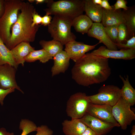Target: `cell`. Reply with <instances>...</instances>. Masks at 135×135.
I'll list each match as a JSON object with an SVG mask.
<instances>
[{
  "mask_svg": "<svg viewBox=\"0 0 135 135\" xmlns=\"http://www.w3.org/2000/svg\"><path fill=\"white\" fill-rule=\"evenodd\" d=\"M111 74L108 59L91 52L86 54L76 62L71 70L72 78L85 86L104 82Z\"/></svg>",
  "mask_w": 135,
  "mask_h": 135,
  "instance_id": "cell-1",
  "label": "cell"
},
{
  "mask_svg": "<svg viewBox=\"0 0 135 135\" xmlns=\"http://www.w3.org/2000/svg\"><path fill=\"white\" fill-rule=\"evenodd\" d=\"M36 10L32 4L24 2L16 22L12 28L11 36L5 44L11 50L23 42H34L40 25L32 26V14Z\"/></svg>",
  "mask_w": 135,
  "mask_h": 135,
  "instance_id": "cell-2",
  "label": "cell"
},
{
  "mask_svg": "<svg viewBox=\"0 0 135 135\" xmlns=\"http://www.w3.org/2000/svg\"><path fill=\"white\" fill-rule=\"evenodd\" d=\"M84 0H47V8L44 9L50 15H57L72 20L83 14Z\"/></svg>",
  "mask_w": 135,
  "mask_h": 135,
  "instance_id": "cell-3",
  "label": "cell"
},
{
  "mask_svg": "<svg viewBox=\"0 0 135 135\" xmlns=\"http://www.w3.org/2000/svg\"><path fill=\"white\" fill-rule=\"evenodd\" d=\"M5 10L0 18V37L5 44L11 36V30L17 20L23 2L20 0H5Z\"/></svg>",
  "mask_w": 135,
  "mask_h": 135,
  "instance_id": "cell-4",
  "label": "cell"
},
{
  "mask_svg": "<svg viewBox=\"0 0 135 135\" xmlns=\"http://www.w3.org/2000/svg\"><path fill=\"white\" fill-rule=\"evenodd\" d=\"M72 20L64 17L54 16L48 28L53 39L60 42L63 45L76 40V36L71 30Z\"/></svg>",
  "mask_w": 135,
  "mask_h": 135,
  "instance_id": "cell-5",
  "label": "cell"
},
{
  "mask_svg": "<svg viewBox=\"0 0 135 135\" xmlns=\"http://www.w3.org/2000/svg\"><path fill=\"white\" fill-rule=\"evenodd\" d=\"M91 103L88 96L84 93L79 92L72 95L66 104V112L72 119H80L86 113Z\"/></svg>",
  "mask_w": 135,
  "mask_h": 135,
  "instance_id": "cell-6",
  "label": "cell"
},
{
  "mask_svg": "<svg viewBox=\"0 0 135 135\" xmlns=\"http://www.w3.org/2000/svg\"><path fill=\"white\" fill-rule=\"evenodd\" d=\"M121 90L113 85H104L99 89L98 93L88 96L90 102L96 104H108L112 107L121 97Z\"/></svg>",
  "mask_w": 135,
  "mask_h": 135,
  "instance_id": "cell-7",
  "label": "cell"
},
{
  "mask_svg": "<svg viewBox=\"0 0 135 135\" xmlns=\"http://www.w3.org/2000/svg\"><path fill=\"white\" fill-rule=\"evenodd\" d=\"M130 106L120 97L117 102L112 107V113L114 119L123 130L135 120V114Z\"/></svg>",
  "mask_w": 135,
  "mask_h": 135,
  "instance_id": "cell-8",
  "label": "cell"
},
{
  "mask_svg": "<svg viewBox=\"0 0 135 135\" xmlns=\"http://www.w3.org/2000/svg\"><path fill=\"white\" fill-rule=\"evenodd\" d=\"M112 106L108 104H96L90 103L86 113L104 121L119 127L120 125L114 119L112 114Z\"/></svg>",
  "mask_w": 135,
  "mask_h": 135,
  "instance_id": "cell-9",
  "label": "cell"
},
{
  "mask_svg": "<svg viewBox=\"0 0 135 135\" xmlns=\"http://www.w3.org/2000/svg\"><path fill=\"white\" fill-rule=\"evenodd\" d=\"M17 70L8 64L0 66V88L7 89H16L24 94L18 86L16 80Z\"/></svg>",
  "mask_w": 135,
  "mask_h": 135,
  "instance_id": "cell-10",
  "label": "cell"
},
{
  "mask_svg": "<svg viewBox=\"0 0 135 135\" xmlns=\"http://www.w3.org/2000/svg\"><path fill=\"white\" fill-rule=\"evenodd\" d=\"M91 53L97 56L107 58L130 60L135 58V50L128 48L115 50L108 49L106 46H101Z\"/></svg>",
  "mask_w": 135,
  "mask_h": 135,
  "instance_id": "cell-11",
  "label": "cell"
},
{
  "mask_svg": "<svg viewBox=\"0 0 135 135\" xmlns=\"http://www.w3.org/2000/svg\"><path fill=\"white\" fill-rule=\"evenodd\" d=\"M80 120L97 135H105L115 126L106 122L86 113Z\"/></svg>",
  "mask_w": 135,
  "mask_h": 135,
  "instance_id": "cell-12",
  "label": "cell"
},
{
  "mask_svg": "<svg viewBox=\"0 0 135 135\" xmlns=\"http://www.w3.org/2000/svg\"><path fill=\"white\" fill-rule=\"evenodd\" d=\"M93 45L86 44L84 43L74 40L70 42L65 45L64 51L67 53L70 59L75 62L84 55L86 52L93 50L99 44Z\"/></svg>",
  "mask_w": 135,
  "mask_h": 135,
  "instance_id": "cell-13",
  "label": "cell"
},
{
  "mask_svg": "<svg viewBox=\"0 0 135 135\" xmlns=\"http://www.w3.org/2000/svg\"><path fill=\"white\" fill-rule=\"evenodd\" d=\"M88 35L95 38L102 43L108 49L116 50L117 47L108 35L101 23H93L88 33Z\"/></svg>",
  "mask_w": 135,
  "mask_h": 135,
  "instance_id": "cell-14",
  "label": "cell"
},
{
  "mask_svg": "<svg viewBox=\"0 0 135 135\" xmlns=\"http://www.w3.org/2000/svg\"><path fill=\"white\" fill-rule=\"evenodd\" d=\"M112 8L107 10L102 8L101 24L104 27L119 25L125 23L122 11L121 9L114 10Z\"/></svg>",
  "mask_w": 135,
  "mask_h": 135,
  "instance_id": "cell-15",
  "label": "cell"
},
{
  "mask_svg": "<svg viewBox=\"0 0 135 135\" xmlns=\"http://www.w3.org/2000/svg\"><path fill=\"white\" fill-rule=\"evenodd\" d=\"M34 50V48L30 46V42H23L16 46L10 51L17 65L18 66L19 64H21L24 66L25 58Z\"/></svg>",
  "mask_w": 135,
  "mask_h": 135,
  "instance_id": "cell-16",
  "label": "cell"
},
{
  "mask_svg": "<svg viewBox=\"0 0 135 135\" xmlns=\"http://www.w3.org/2000/svg\"><path fill=\"white\" fill-rule=\"evenodd\" d=\"M53 58L54 65L51 69L52 76L60 73H64L69 66L70 58L66 52L62 50Z\"/></svg>",
  "mask_w": 135,
  "mask_h": 135,
  "instance_id": "cell-17",
  "label": "cell"
},
{
  "mask_svg": "<svg viewBox=\"0 0 135 135\" xmlns=\"http://www.w3.org/2000/svg\"><path fill=\"white\" fill-rule=\"evenodd\" d=\"M62 124L65 135H81L88 127L78 119L65 120Z\"/></svg>",
  "mask_w": 135,
  "mask_h": 135,
  "instance_id": "cell-18",
  "label": "cell"
},
{
  "mask_svg": "<svg viewBox=\"0 0 135 135\" xmlns=\"http://www.w3.org/2000/svg\"><path fill=\"white\" fill-rule=\"evenodd\" d=\"M84 12L86 15L96 23L102 21V8L101 6L94 4L92 0H84Z\"/></svg>",
  "mask_w": 135,
  "mask_h": 135,
  "instance_id": "cell-19",
  "label": "cell"
},
{
  "mask_svg": "<svg viewBox=\"0 0 135 135\" xmlns=\"http://www.w3.org/2000/svg\"><path fill=\"white\" fill-rule=\"evenodd\" d=\"M119 77L123 85L121 90V97L130 106L135 104V90L130 84L128 75L124 78L121 75Z\"/></svg>",
  "mask_w": 135,
  "mask_h": 135,
  "instance_id": "cell-20",
  "label": "cell"
},
{
  "mask_svg": "<svg viewBox=\"0 0 135 135\" xmlns=\"http://www.w3.org/2000/svg\"><path fill=\"white\" fill-rule=\"evenodd\" d=\"M122 11L127 30V38L129 39L135 36V6L128 7L127 10H123Z\"/></svg>",
  "mask_w": 135,
  "mask_h": 135,
  "instance_id": "cell-21",
  "label": "cell"
},
{
  "mask_svg": "<svg viewBox=\"0 0 135 135\" xmlns=\"http://www.w3.org/2000/svg\"><path fill=\"white\" fill-rule=\"evenodd\" d=\"M92 21L86 15H79L72 20V26L76 31L82 34L87 33L92 26Z\"/></svg>",
  "mask_w": 135,
  "mask_h": 135,
  "instance_id": "cell-22",
  "label": "cell"
},
{
  "mask_svg": "<svg viewBox=\"0 0 135 135\" xmlns=\"http://www.w3.org/2000/svg\"><path fill=\"white\" fill-rule=\"evenodd\" d=\"M53 59L52 56L42 48L32 51L25 58L24 60L26 62H31L38 60L40 62L44 63Z\"/></svg>",
  "mask_w": 135,
  "mask_h": 135,
  "instance_id": "cell-23",
  "label": "cell"
},
{
  "mask_svg": "<svg viewBox=\"0 0 135 135\" xmlns=\"http://www.w3.org/2000/svg\"><path fill=\"white\" fill-rule=\"evenodd\" d=\"M39 43L42 48L53 57L63 50V45L60 42L53 39L49 41L41 40Z\"/></svg>",
  "mask_w": 135,
  "mask_h": 135,
  "instance_id": "cell-24",
  "label": "cell"
},
{
  "mask_svg": "<svg viewBox=\"0 0 135 135\" xmlns=\"http://www.w3.org/2000/svg\"><path fill=\"white\" fill-rule=\"evenodd\" d=\"M6 64L11 65L16 70L18 66L11 53L0 37V66Z\"/></svg>",
  "mask_w": 135,
  "mask_h": 135,
  "instance_id": "cell-25",
  "label": "cell"
},
{
  "mask_svg": "<svg viewBox=\"0 0 135 135\" xmlns=\"http://www.w3.org/2000/svg\"><path fill=\"white\" fill-rule=\"evenodd\" d=\"M37 128L32 121L26 119H22L19 126V129L22 131L20 135H27L31 132L36 131Z\"/></svg>",
  "mask_w": 135,
  "mask_h": 135,
  "instance_id": "cell-26",
  "label": "cell"
},
{
  "mask_svg": "<svg viewBox=\"0 0 135 135\" xmlns=\"http://www.w3.org/2000/svg\"><path fill=\"white\" fill-rule=\"evenodd\" d=\"M119 25L104 27L105 32L112 41L115 44L117 43L118 42Z\"/></svg>",
  "mask_w": 135,
  "mask_h": 135,
  "instance_id": "cell-27",
  "label": "cell"
},
{
  "mask_svg": "<svg viewBox=\"0 0 135 135\" xmlns=\"http://www.w3.org/2000/svg\"><path fill=\"white\" fill-rule=\"evenodd\" d=\"M128 35L127 30L124 23H122L118 26V36L117 43H122L126 40Z\"/></svg>",
  "mask_w": 135,
  "mask_h": 135,
  "instance_id": "cell-28",
  "label": "cell"
},
{
  "mask_svg": "<svg viewBox=\"0 0 135 135\" xmlns=\"http://www.w3.org/2000/svg\"><path fill=\"white\" fill-rule=\"evenodd\" d=\"M126 44L122 43L115 44L117 47L135 50V36H134L128 40Z\"/></svg>",
  "mask_w": 135,
  "mask_h": 135,
  "instance_id": "cell-29",
  "label": "cell"
},
{
  "mask_svg": "<svg viewBox=\"0 0 135 135\" xmlns=\"http://www.w3.org/2000/svg\"><path fill=\"white\" fill-rule=\"evenodd\" d=\"M36 133L35 135H53V132L46 125H42L37 127Z\"/></svg>",
  "mask_w": 135,
  "mask_h": 135,
  "instance_id": "cell-30",
  "label": "cell"
},
{
  "mask_svg": "<svg viewBox=\"0 0 135 135\" xmlns=\"http://www.w3.org/2000/svg\"><path fill=\"white\" fill-rule=\"evenodd\" d=\"M15 89L13 88L7 89L0 88V104L2 106L4 104V101L6 97L9 94L14 92Z\"/></svg>",
  "mask_w": 135,
  "mask_h": 135,
  "instance_id": "cell-31",
  "label": "cell"
},
{
  "mask_svg": "<svg viewBox=\"0 0 135 135\" xmlns=\"http://www.w3.org/2000/svg\"><path fill=\"white\" fill-rule=\"evenodd\" d=\"M127 1L125 0H117L115 4L113 6L114 10L121 8H123L124 10H127L128 7L127 6Z\"/></svg>",
  "mask_w": 135,
  "mask_h": 135,
  "instance_id": "cell-32",
  "label": "cell"
},
{
  "mask_svg": "<svg viewBox=\"0 0 135 135\" xmlns=\"http://www.w3.org/2000/svg\"><path fill=\"white\" fill-rule=\"evenodd\" d=\"M32 26H34L41 24L42 17L35 10L32 14Z\"/></svg>",
  "mask_w": 135,
  "mask_h": 135,
  "instance_id": "cell-33",
  "label": "cell"
},
{
  "mask_svg": "<svg viewBox=\"0 0 135 135\" xmlns=\"http://www.w3.org/2000/svg\"><path fill=\"white\" fill-rule=\"evenodd\" d=\"M52 19L50 15L46 13L44 16L42 17L41 24L44 26H48L50 23Z\"/></svg>",
  "mask_w": 135,
  "mask_h": 135,
  "instance_id": "cell-34",
  "label": "cell"
},
{
  "mask_svg": "<svg viewBox=\"0 0 135 135\" xmlns=\"http://www.w3.org/2000/svg\"><path fill=\"white\" fill-rule=\"evenodd\" d=\"M100 6L102 8L107 10H110L112 8V6L110 5L108 0H102Z\"/></svg>",
  "mask_w": 135,
  "mask_h": 135,
  "instance_id": "cell-35",
  "label": "cell"
},
{
  "mask_svg": "<svg viewBox=\"0 0 135 135\" xmlns=\"http://www.w3.org/2000/svg\"><path fill=\"white\" fill-rule=\"evenodd\" d=\"M5 10V1L4 0H0V18L4 14Z\"/></svg>",
  "mask_w": 135,
  "mask_h": 135,
  "instance_id": "cell-36",
  "label": "cell"
},
{
  "mask_svg": "<svg viewBox=\"0 0 135 135\" xmlns=\"http://www.w3.org/2000/svg\"><path fill=\"white\" fill-rule=\"evenodd\" d=\"M81 135H97V134L90 128L87 127Z\"/></svg>",
  "mask_w": 135,
  "mask_h": 135,
  "instance_id": "cell-37",
  "label": "cell"
},
{
  "mask_svg": "<svg viewBox=\"0 0 135 135\" xmlns=\"http://www.w3.org/2000/svg\"><path fill=\"white\" fill-rule=\"evenodd\" d=\"M0 135H14V134L13 132H7L5 128H0Z\"/></svg>",
  "mask_w": 135,
  "mask_h": 135,
  "instance_id": "cell-38",
  "label": "cell"
},
{
  "mask_svg": "<svg viewBox=\"0 0 135 135\" xmlns=\"http://www.w3.org/2000/svg\"><path fill=\"white\" fill-rule=\"evenodd\" d=\"M47 0H35L36 4H41L45 2L46 3Z\"/></svg>",
  "mask_w": 135,
  "mask_h": 135,
  "instance_id": "cell-39",
  "label": "cell"
},
{
  "mask_svg": "<svg viewBox=\"0 0 135 135\" xmlns=\"http://www.w3.org/2000/svg\"><path fill=\"white\" fill-rule=\"evenodd\" d=\"M102 0H92V2L95 4L100 5Z\"/></svg>",
  "mask_w": 135,
  "mask_h": 135,
  "instance_id": "cell-40",
  "label": "cell"
},
{
  "mask_svg": "<svg viewBox=\"0 0 135 135\" xmlns=\"http://www.w3.org/2000/svg\"><path fill=\"white\" fill-rule=\"evenodd\" d=\"M131 135H135V125H133L131 131Z\"/></svg>",
  "mask_w": 135,
  "mask_h": 135,
  "instance_id": "cell-41",
  "label": "cell"
},
{
  "mask_svg": "<svg viewBox=\"0 0 135 135\" xmlns=\"http://www.w3.org/2000/svg\"><path fill=\"white\" fill-rule=\"evenodd\" d=\"M28 1L29 2V3L31 4L35 2V0H28Z\"/></svg>",
  "mask_w": 135,
  "mask_h": 135,
  "instance_id": "cell-42",
  "label": "cell"
}]
</instances>
